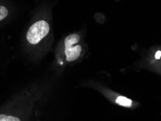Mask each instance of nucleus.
<instances>
[{
	"label": "nucleus",
	"instance_id": "5",
	"mask_svg": "<svg viewBox=\"0 0 161 121\" xmlns=\"http://www.w3.org/2000/svg\"><path fill=\"white\" fill-rule=\"evenodd\" d=\"M0 121H20V120L13 115L1 114L0 115Z\"/></svg>",
	"mask_w": 161,
	"mask_h": 121
},
{
	"label": "nucleus",
	"instance_id": "6",
	"mask_svg": "<svg viewBox=\"0 0 161 121\" xmlns=\"http://www.w3.org/2000/svg\"><path fill=\"white\" fill-rule=\"evenodd\" d=\"M161 56V51H158L155 54V58L156 59H160Z\"/></svg>",
	"mask_w": 161,
	"mask_h": 121
},
{
	"label": "nucleus",
	"instance_id": "4",
	"mask_svg": "<svg viewBox=\"0 0 161 121\" xmlns=\"http://www.w3.org/2000/svg\"><path fill=\"white\" fill-rule=\"evenodd\" d=\"M10 15V10L6 6L0 4V22L4 20Z\"/></svg>",
	"mask_w": 161,
	"mask_h": 121
},
{
	"label": "nucleus",
	"instance_id": "2",
	"mask_svg": "<svg viewBox=\"0 0 161 121\" xmlns=\"http://www.w3.org/2000/svg\"><path fill=\"white\" fill-rule=\"evenodd\" d=\"M80 36L78 34H72L65 38L63 41V56L66 63L76 61L81 55L83 48L79 44Z\"/></svg>",
	"mask_w": 161,
	"mask_h": 121
},
{
	"label": "nucleus",
	"instance_id": "3",
	"mask_svg": "<svg viewBox=\"0 0 161 121\" xmlns=\"http://www.w3.org/2000/svg\"><path fill=\"white\" fill-rule=\"evenodd\" d=\"M115 102L118 104H119V105L125 107H130L132 105V101L131 99L122 96H118L116 100H115Z\"/></svg>",
	"mask_w": 161,
	"mask_h": 121
},
{
	"label": "nucleus",
	"instance_id": "1",
	"mask_svg": "<svg viewBox=\"0 0 161 121\" xmlns=\"http://www.w3.org/2000/svg\"><path fill=\"white\" fill-rule=\"evenodd\" d=\"M50 34L51 25L46 9L39 2L33 9L20 38V52L25 61L34 65H39L48 50Z\"/></svg>",
	"mask_w": 161,
	"mask_h": 121
}]
</instances>
